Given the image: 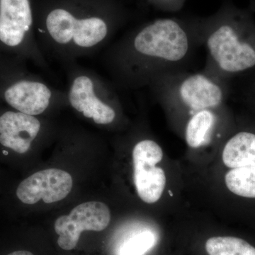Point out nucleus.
<instances>
[{"mask_svg":"<svg viewBox=\"0 0 255 255\" xmlns=\"http://www.w3.org/2000/svg\"><path fill=\"white\" fill-rule=\"evenodd\" d=\"M79 8L55 6L48 10L37 28L36 38L45 57L64 66L90 56L112 40L124 21V13L114 4L96 12Z\"/></svg>","mask_w":255,"mask_h":255,"instance_id":"f03ea898","label":"nucleus"},{"mask_svg":"<svg viewBox=\"0 0 255 255\" xmlns=\"http://www.w3.org/2000/svg\"><path fill=\"white\" fill-rule=\"evenodd\" d=\"M24 63L10 58L0 68V102L11 110L35 117L46 113L53 105L68 104L65 92L30 73Z\"/></svg>","mask_w":255,"mask_h":255,"instance_id":"39448f33","label":"nucleus"},{"mask_svg":"<svg viewBox=\"0 0 255 255\" xmlns=\"http://www.w3.org/2000/svg\"><path fill=\"white\" fill-rule=\"evenodd\" d=\"M200 47L196 16L155 18L111 45L104 65L115 87L138 90L162 74L189 70Z\"/></svg>","mask_w":255,"mask_h":255,"instance_id":"f257e3e1","label":"nucleus"},{"mask_svg":"<svg viewBox=\"0 0 255 255\" xmlns=\"http://www.w3.org/2000/svg\"><path fill=\"white\" fill-rule=\"evenodd\" d=\"M134 183L139 197L147 204L160 199L166 185L163 169L157 167L163 157V150L152 139H142L132 149Z\"/></svg>","mask_w":255,"mask_h":255,"instance_id":"6e6552de","label":"nucleus"},{"mask_svg":"<svg viewBox=\"0 0 255 255\" xmlns=\"http://www.w3.org/2000/svg\"><path fill=\"white\" fill-rule=\"evenodd\" d=\"M147 1L159 11L175 13L182 9L187 0H147Z\"/></svg>","mask_w":255,"mask_h":255,"instance_id":"4468645a","label":"nucleus"},{"mask_svg":"<svg viewBox=\"0 0 255 255\" xmlns=\"http://www.w3.org/2000/svg\"><path fill=\"white\" fill-rule=\"evenodd\" d=\"M10 58H11V57L5 56V55L0 53V68H1Z\"/></svg>","mask_w":255,"mask_h":255,"instance_id":"dca6fc26","label":"nucleus"},{"mask_svg":"<svg viewBox=\"0 0 255 255\" xmlns=\"http://www.w3.org/2000/svg\"><path fill=\"white\" fill-rule=\"evenodd\" d=\"M147 88L169 112L190 118L200 111L226 105L231 97V82L214 78L203 70H179L159 75Z\"/></svg>","mask_w":255,"mask_h":255,"instance_id":"20e7f679","label":"nucleus"},{"mask_svg":"<svg viewBox=\"0 0 255 255\" xmlns=\"http://www.w3.org/2000/svg\"><path fill=\"white\" fill-rule=\"evenodd\" d=\"M250 7L249 9L251 10L253 12L255 11V0H250Z\"/></svg>","mask_w":255,"mask_h":255,"instance_id":"f3484780","label":"nucleus"},{"mask_svg":"<svg viewBox=\"0 0 255 255\" xmlns=\"http://www.w3.org/2000/svg\"><path fill=\"white\" fill-rule=\"evenodd\" d=\"M231 97L236 98L255 115V70L231 81Z\"/></svg>","mask_w":255,"mask_h":255,"instance_id":"f8f14e48","label":"nucleus"},{"mask_svg":"<svg viewBox=\"0 0 255 255\" xmlns=\"http://www.w3.org/2000/svg\"><path fill=\"white\" fill-rule=\"evenodd\" d=\"M110 221V210L104 203L90 201L80 204L68 216H60L55 221L58 246L65 251H71L78 245L82 231H104Z\"/></svg>","mask_w":255,"mask_h":255,"instance_id":"1a4fd4ad","label":"nucleus"},{"mask_svg":"<svg viewBox=\"0 0 255 255\" xmlns=\"http://www.w3.org/2000/svg\"><path fill=\"white\" fill-rule=\"evenodd\" d=\"M196 21L206 50L205 73L231 82L255 70V20L249 8L224 0L215 12L196 16Z\"/></svg>","mask_w":255,"mask_h":255,"instance_id":"7ed1b4c3","label":"nucleus"},{"mask_svg":"<svg viewBox=\"0 0 255 255\" xmlns=\"http://www.w3.org/2000/svg\"><path fill=\"white\" fill-rule=\"evenodd\" d=\"M155 235L150 231L138 233L126 242L120 249V255H143L153 247Z\"/></svg>","mask_w":255,"mask_h":255,"instance_id":"ddd939ff","label":"nucleus"},{"mask_svg":"<svg viewBox=\"0 0 255 255\" xmlns=\"http://www.w3.org/2000/svg\"><path fill=\"white\" fill-rule=\"evenodd\" d=\"M68 75L67 103L97 125L115 123L120 115L119 95L100 75L75 63L65 66Z\"/></svg>","mask_w":255,"mask_h":255,"instance_id":"423d86ee","label":"nucleus"},{"mask_svg":"<svg viewBox=\"0 0 255 255\" xmlns=\"http://www.w3.org/2000/svg\"><path fill=\"white\" fill-rule=\"evenodd\" d=\"M4 255H34L31 252L26 251V250H16L7 253Z\"/></svg>","mask_w":255,"mask_h":255,"instance_id":"2eb2a0df","label":"nucleus"},{"mask_svg":"<svg viewBox=\"0 0 255 255\" xmlns=\"http://www.w3.org/2000/svg\"><path fill=\"white\" fill-rule=\"evenodd\" d=\"M73 184V178L65 171L44 169L21 181L16 188L15 195L20 202L27 205H33L40 200L51 204L65 199Z\"/></svg>","mask_w":255,"mask_h":255,"instance_id":"9b49d317","label":"nucleus"},{"mask_svg":"<svg viewBox=\"0 0 255 255\" xmlns=\"http://www.w3.org/2000/svg\"><path fill=\"white\" fill-rule=\"evenodd\" d=\"M0 53L48 68L37 41L30 0H0Z\"/></svg>","mask_w":255,"mask_h":255,"instance_id":"0eeeda50","label":"nucleus"},{"mask_svg":"<svg viewBox=\"0 0 255 255\" xmlns=\"http://www.w3.org/2000/svg\"><path fill=\"white\" fill-rule=\"evenodd\" d=\"M42 123L35 116L11 109L0 108V149L1 155H23L39 136Z\"/></svg>","mask_w":255,"mask_h":255,"instance_id":"9d476101","label":"nucleus"}]
</instances>
